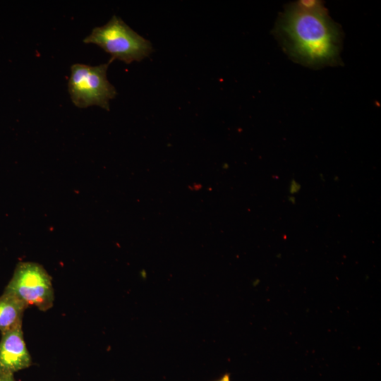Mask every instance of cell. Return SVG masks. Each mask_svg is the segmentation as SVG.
<instances>
[{"label":"cell","mask_w":381,"mask_h":381,"mask_svg":"<svg viewBox=\"0 0 381 381\" xmlns=\"http://www.w3.org/2000/svg\"><path fill=\"white\" fill-rule=\"evenodd\" d=\"M274 32L289 56L302 65L317 68L339 64L342 31L323 3L313 9L289 4Z\"/></svg>","instance_id":"cell-1"},{"label":"cell","mask_w":381,"mask_h":381,"mask_svg":"<svg viewBox=\"0 0 381 381\" xmlns=\"http://www.w3.org/2000/svg\"><path fill=\"white\" fill-rule=\"evenodd\" d=\"M83 42L97 44L110 54L109 63L117 59L129 64L143 60L152 52L151 42L116 16L105 25L95 28Z\"/></svg>","instance_id":"cell-2"},{"label":"cell","mask_w":381,"mask_h":381,"mask_svg":"<svg viewBox=\"0 0 381 381\" xmlns=\"http://www.w3.org/2000/svg\"><path fill=\"white\" fill-rule=\"evenodd\" d=\"M110 63L98 66L74 64L71 67L68 90L72 102L79 108L98 106L109 110L116 90L107 78Z\"/></svg>","instance_id":"cell-3"},{"label":"cell","mask_w":381,"mask_h":381,"mask_svg":"<svg viewBox=\"0 0 381 381\" xmlns=\"http://www.w3.org/2000/svg\"><path fill=\"white\" fill-rule=\"evenodd\" d=\"M4 292L16 296L28 308L34 306L42 311L50 309L54 301L52 277L41 265L33 262L18 263Z\"/></svg>","instance_id":"cell-4"},{"label":"cell","mask_w":381,"mask_h":381,"mask_svg":"<svg viewBox=\"0 0 381 381\" xmlns=\"http://www.w3.org/2000/svg\"><path fill=\"white\" fill-rule=\"evenodd\" d=\"M32 365V358L24 340L22 327L1 333L0 373H12Z\"/></svg>","instance_id":"cell-5"},{"label":"cell","mask_w":381,"mask_h":381,"mask_svg":"<svg viewBox=\"0 0 381 381\" xmlns=\"http://www.w3.org/2000/svg\"><path fill=\"white\" fill-rule=\"evenodd\" d=\"M28 306L16 296L3 292L0 296V331L1 333L22 327Z\"/></svg>","instance_id":"cell-6"},{"label":"cell","mask_w":381,"mask_h":381,"mask_svg":"<svg viewBox=\"0 0 381 381\" xmlns=\"http://www.w3.org/2000/svg\"><path fill=\"white\" fill-rule=\"evenodd\" d=\"M301 189V185L296 182L294 179H292L290 187H289V193L291 194H294L298 193Z\"/></svg>","instance_id":"cell-7"},{"label":"cell","mask_w":381,"mask_h":381,"mask_svg":"<svg viewBox=\"0 0 381 381\" xmlns=\"http://www.w3.org/2000/svg\"><path fill=\"white\" fill-rule=\"evenodd\" d=\"M0 381H16L14 374L0 373Z\"/></svg>","instance_id":"cell-8"},{"label":"cell","mask_w":381,"mask_h":381,"mask_svg":"<svg viewBox=\"0 0 381 381\" xmlns=\"http://www.w3.org/2000/svg\"><path fill=\"white\" fill-rule=\"evenodd\" d=\"M216 381H231L229 373L224 374L219 379Z\"/></svg>","instance_id":"cell-9"},{"label":"cell","mask_w":381,"mask_h":381,"mask_svg":"<svg viewBox=\"0 0 381 381\" xmlns=\"http://www.w3.org/2000/svg\"><path fill=\"white\" fill-rule=\"evenodd\" d=\"M289 200H290V202H291L292 203H294L295 202V198L294 196H291L289 198Z\"/></svg>","instance_id":"cell-10"}]
</instances>
